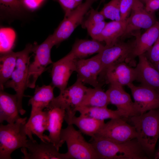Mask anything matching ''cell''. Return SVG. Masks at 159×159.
Wrapping results in <instances>:
<instances>
[{"label":"cell","mask_w":159,"mask_h":159,"mask_svg":"<svg viewBox=\"0 0 159 159\" xmlns=\"http://www.w3.org/2000/svg\"><path fill=\"white\" fill-rule=\"evenodd\" d=\"M54 87L51 85L36 87L34 95L29 101L31 106V114L43 110L47 108L55 97Z\"/></svg>","instance_id":"obj_23"},{"label":"cell","mask_w":159,"mask_h":159,"mask_svg":"<svg viewBox=\"0 0 159 159\" xmlns=\"http://www.w3.org/2000/svg\"><path fill=\"white\" fill-rule=\"evenodd\" d=\"M154 158L155 159H159V143L158 148L155 153Z\"/></svg>","instance_id":"obj_40"},{"label":"cell","mask_w":159,"mask_h":159,"mask_svg":"<svg viewBox=\"0 0 159 159\" xmlns=\"http://www.w3.org/2000/svg\"><path fill=\"white\" fill-rule=\"evenodd\" d=\"M0 8L9 12L20 13L25 8L21 0H0Z\"/></svg>","instance_id":"obj_32"},{"label":"cell","mask_w":159,"mask_h":159,"mask_svg":"<svg viewBox=\"0 0 159 159\" xmlns=\"http://www.w3.org/2000/svg\"><path fill=\"white\" fill-rule=\"evenodd\" d=\"M153 66L159 72V61Z\"/></svg>","instance_id":"obj_41"},{"label":"cell","mask_w":159,"mask_h":159,"mask_svg":"<svg viewBox=\"0 0 159 159\" xmlns=\"http://www.w3.org/2000/svg\"><path fill=\"white\" fill-rule=\"evenodd\" d=\"M105 45L96 40L80 39L74 42L70 51L77 59L100 53Z\"/></svg>","instance_id":"obj_26"},{"label":"cell","mask_w":159,"mask_h":159,"mask_svg":"<svg viewBox=\"0 0 159 159\" xmlns=\"http://www.w3.org/2000/svg\"><path fill=\"white\" fill-rule=\"evenodd\" d=\"M98 0H85L67 16H64L53 33L51 35L54 45L68 39L75 29L82 25L85 16Z\"/></svg>","instance_id":"obj_6"},{"label":"cell","mask_w":159,"mask_h":159,"mask_svg":"<svg viewBox=\"0 0 159 159\" xmlns=\"http://www.w3.org/2000/svg\"><path fill=\"white\" fill-rule=\"evenodd\" d=\"M16 94L12 95L4 90L0 91V122H15L21 117Z\"/></svg>","instance_id":"obj_21"},{"label":"cell","mask_w":159,"mask_h":159,"mask_svg":"<svg viewBox=\"0 0 159 159\" xmlns=\"http://www.w3.org/2000/svg\"><path fill=\"white\" fill-rule=\"evenodd\" d=\"M54 46L50 35L41 44L35 46L34 60L29 67L27 88H34L38 78L46 70L48 65L53 63L51 52Z\"/></svg>","instance_id":"obj_8"},{"label":"cell","mask_w":159,"mask_h":159,"mask_svg":"<svg viewBox=\"0 0 159 159\" xmlns=\"http://www.w3.org/2000/svg\"><path fill=\"white\" fill-rule=\"evenodd\" d=\"M126 23V20L107 22L97 41L104 42L106 46L115 44L118 42V39L123 34Z\"/></svg>","instance_id":"obj_24"},{"label":"cell","mask_w":159,"mask_h":159,"mask_svg":"<svg viewBox=\"0 0 159 159\" xmlns=\"http://www.w3.org/2000/svg\"><path fill=\"white\" fill-rule=\"evenodd\" d=\"M102 2H104L105 0H100Z\"/></svg>","instance_id":"obj_44"},{"label":"cell","mask_w":159,"mask_h":159,"mask_svg":"<svg viewBox=\"0 0 159 159\" xmlns=\"http://www.w3.org/2000/svg\"><path fill=\"white\" fill-rule=\"evenodd\" d=\"M127 86L130 90L135 107L140 115L159 108V91L142 85L136 86L132 83Z\"/></svg>","instance_id":"obj_13"},{"label":"cell","mask_w":159,"mask_h":159,"mask_svg":"<svg viewBox=\"0 0 159 159\" xmlns=\"http://www.w3.org/2000/svg\"><path fill=\"white\" fill-rule=\"evenodd\" d=\"M36 46L28 44L22 51H19L16 66L11 78L5 84L4 88H11L16 92L17 98L19 113L23 115L26 111L23 107L22 100L24 92L27 88L26 82L30 64V54L34 52Z\"/></svg>","instance_id":"obj_4"},{"label":"cell","mask_w":159,"mask_h":159,"mask_svg":"<svg viewBox=\"0 0 159 159\" xmlns=\"http://www.w3.org/2000/svg\"><path fill=\"white\" fill-rule=\"evenodd\" d=\"M95 137L121 143L136 138L137 133L133 126L129 124L122 117H119L111 119L105 123Z\"/></svg>","instance_id":"obj_10"},{"label":"cell","mask_w":159,"mask_h":159,"mask_svg":"<svg viewBox=\"0 0 159 159\" xmlns=\"http://www.w3.org/2000/svg\"><path fill=\"white\" fill-rule=\"evenodd\" d=\"M77 59L71 51L64 57L53 63L51 71L52 83L60 92L67 87L72 73L76 71Z\"/></svg>","instance_id":"obj_12"},{"label":"cell","mask_w":159,"mask_h":159,"mask_svg":"<svg viewBox=\"0 0 159 159\" xmlns=\"http://www.w3.org/2000/svg\"><path fill=\"white\" fill-rule=\"evenodd\" d=\"M16 34L12 28L1 27L0 29V54L12 51L16 39Z\"/></svg>","instance_id":"obj_30"},{"label":"cell","mask_w":159,"mask_h":159,"mask_svg":"<svg viewBox=\"0 0 159 159\" xmlns=\"http://www.w3.org/2000/svg\"><path fill=\"white\" fill-rule=\"evenodd\" d=\"M87 88L82 82L77 80L72 85L60 92L49 106L65 110L64 120L67 123L75 116L76 109L82 102Z\"/></svg>","instance_id":"obj_7"},{"label":"cell","mask_w":159,"mask_h":159,"mask_svg":"<svg viewBox=\"0 0 159 159\" xmlns=\"http://www.w3.org/2000/svg\"><path fill=\"white\" fill-rule=\"evenodd\" d=\"M48 124V113L44 110L31 114L24 125V130L29 139L34 140L33 135H34L41 141L49 142L48 136L44 134L46 130H47Z\"/></svg>","instance_id":"obj_20"},{"label":"cell","mask_w":159,"mask_h":159,"mask_svg":"<svg viewBox=\"0 0 159 159\" xmlns=\"http://www.w3.org/2000/svg\"><path fill=\"white\" fill-rule=\"evenodd\" d=\"M76 110L79 112L80 114L101 120L123 117L122 114L117 110H112L107 107L78 106Z\"/></svg>","instance_id":"obj_29"},{"label":"cell","mask_w":159,"mask_h":159,"mask_svg":"<svg viewBox=\"0 0 159 159\" xmlns=\"http://www.w3.org/2000/svg\"><path fill=\"white\" fill-rule=\"evenodd\" d=\"M88 13V17L84 20L82 24V27L86 29L90 26L105 21V19L100 11L92 8L89 10Z\"/></svg>","instance_id":"obj_33"},{"label":"cell","mask_w":159,"mask_h":159,"mask_svg":"<svg viewBox=\"0 0 159 159\" xmlns=\"http://www.w3.org/2000/svg\"><path fill=\"white\" fill-rule=\"evenodd\" d=\"M139 61L135 68L136 80L141 85L159 91V72L148 59L145 53L138 57Z\"/></svg>","instance_id":"obj_18"},{"label":"cell","mask_w":159,"mask_h":159,"mask_svg":"<svg viewBox=\"0 0 159 159\" xmlns=\"http://www.w3.org/2000/svg\"><path fill=\"white\" fill-rule=\"evenodd\" d=\"M60 4L67 16L79 4L74 0H57Z\"/></svg>","instance_id":"obj_37"},{"label":"cell","mask_w":159,"mask_h":159,"mask_svg":"<svg viewBox=\"0 0 159 159\" xmlns=\"http://www.w3.org/2000/svg\"><path fill=\"white\" fill-rule=\"evenodd\" d=\"M19 51H12L0 54V90H4L5 83L11 78L16 66Z\"/></svg>","instance_id":"obj_27"},{"label":"cell","mask_w":159,"mask_h":159,"mask_svg":"<svg viewBox=\"0 0 159 159\" xmlns=\"http://www.w3.org/2000/svg\"><path fill=\"white\" fill-rule=\"evenodd\" d=\"M135 0H120V20H125L128 18Z\"/></svg>","instance_id":"obj_34"},{"label":"cell","mask_w":159,"mask_h":159,"mask_svg":"<svg viewBox=\"0 0 159 159\" xmlns=\"http://www.w3.org/2000/svg\"><path fill=\"white\" fill-rule=\"evenodd\" d=\"M106 23L104 21L92 25L86 29L92 39L97 41Z\"/></svg>","instance_id":"obj_36"},{"label":"cell","mask_w":159,"mask_h":159,"mask_svg":"<svg viewBox=\"0 0 159 159\" xmlns=\"http://www.w3.org/2000/svg\"><path fill=\"white\" fill-rule=\"evenodd\" d=\"M61 139L66 142L67 147L66 153L69 159H99L90 143L87 142L79 130L72 124L62 129Z\"/></svg>","instance_id":"obj_5"},{"label":"cell","mask_w":159,"mask_h":159,"mask_svg":"<svg viewBox=\"0 0 159 159\" xmlns=\"http://www.w3.org/2000/svg\"><path fill=\"white\" fill-rule=\"evenodd\" d=\"M120 0H111L105 4L100 11L105 19L112 21L120 20Z\"/></svg>","instance_id":"obj_31"},{"label":"cell","mask_w":159,"mask_h":159,"mask_svg":"<svg viewBox=\"0 0 159 159\" xmlns=\"http://www.w3.org/2000/svg\"><path fill=\"white\" fill-rule=\"evenodd\" d=\"M25 8L34 10L39 6L44 0H21Z\"/></svg>","instance_id":"obj_38"},{"label":"cell","mask_w":159,"mask_h":159,"mask_svg":"<svg viewBox=\"0 0 159 159\" xmlns=\"http://www.w3.org/2000/svg\"><path fill=\"white\" fill-rule=\"evenodd\" d=\"M76 67L77 80L94 87L101 86L98 78L102 69L99 53L88 59H77Z\"/></svg>","instance_id":"obj_15"},{"label":"cell","mask_w":159,"mask_h":159,"mask_svg":"<svg viewBox=\"0 0 159 159\" xmlns=\"http://www.w3.org/2000/svg\"><path fill=\"white\" fill-rule=\"evenodd\" d=\"M126 25L121 38L127 37L132 34L133 32L141 29H147L158 21L154 14L146 10L144 4L139 0H135L130 16L126 19Z\"/></svg>","instance_id":"obj_11"},{"label":"cell","mask_w":159,"mask_h":159,"mask_svg":"<svg viewBox=\"0 0 159 159\" xmlns=\"http://www.w3.org/2000/svg\"><path fill=\"white\" fill-rule=\"evenodd\" d=\"M104 120H101L80 114L79 117L74 116L67 123L74 125L82 133L92 137H94L105 124Z\"/></svg>","instance_id":"obj_25"},{"label":"cell","mask_w":159,"mask_h":159,"mask_svg":"<svg viewBox=\"0 0 159 159\" xmlns=\"http://www.w3.org/2000/svg\"><path fill=\"white\" fill-rule=\"evenodd\" d=\"M110 103L115 105L123 117L128 118L140 115L136 110L130 95L123 87L110 85L106 91Z\"/></svg>","instance_id":"obj_17"},{"label":"cell","mask_w":159,"mask_h":159,"mask_svg":"<svg viewBox=\"0 0 159 159\" xmlns=\"http://www.w3.org/2000/svg\"><path fill=\"white\" fill-rule=\"evenodd\" d=\"M135 44L134 40L127 42H118L110 46L105 45L102 50L98 53L102 66L100 74L115 63L125 62L129 64V63L135 64V60L132 58Z\"/></svg>","instance_id":"obj_9"},{"label":"cell","mask_w":159,"mask_h":159,"mask_svg":"<svg viewBox=\"0 0 159 159\" xmlns=\"http://www.w3.org/2000/svg\"><path fill=\"white\" fill-rule=\"evenodd\" d=\"M78 4H80L82 2L83 0H74Z\"/></svg>","instance_id":"obj_43"},{"label":"cell","mask_w":159,"mask_h":159,"mask_svg":"<svg viewBox=\"0 0 159 159\" xmlns=\"http://www.w3.org/2000/svg\"><path fill=\"white\" fill-rule=\"evenodd\" d=\"M145 54L153 66L159 61V36L153 45Z\"/></svg>","instance_id":"obj_35"},{"label":"cell","mask_w":159,"mask_h":159,"mask_svg":"<svg viewBox=\"0 0 159 159\" xmlns=\"http://www.w3.org/2000/svg\"><path fill=\"white\" fill-rule=\"evenodd\" d=\"M140 1L143 3L144 5L149 0H139Z\"/></svg>","instance_id":"obj_42"},{"label":"cell","mask_w":159,"mask_h":159,"mask_svg":"<svg viewBox=\"0 0 159 159\" xmlns=\"http://www.w3.org/2000/svg\"><path fill=\"white\" fill-rule=\"evenodd\" d=\"M21 151L24 159H69L66 153H60L52 143L41 141L38 143L34 140H28L26 147Z\"/></svg>","instance_id":"obj_14"},{"label":"cell","mask_w":159,"mask_h":159,"mask_svg":"<svg viewBox=\"0 0 159 159\" xmlns=\"http://www.w3.org/2000/svg\"><path fill=\"white\" fill-rule=\"evenodd\" d=\"M130 118L136 132L138 141L149 158H154L159 138V108Z\"/></svg>","instance_id":"obj_2"},{"label":"cell","mask_w":159,"mask_h":159,"mask_svg":"<svg viewBox=\"0 0 159 159\" xmlns=\"http://www.w3.org/2000/svg\"><path fill=\"white\" fill-rule=\"evenodd\" d=\"M99 159H148L149 157L136 138L119 143L102 138H91L90 142Z\"/></svg>","instance_id":"obj_1"},{"label":"cell","mask_w":159,"mask_h":159,"mask_svg":"<svg viewBox=\"0 0 159 159\" xmlns=\"http://www.w3.org/2000/svg\"><path fill=\"white\" fill-rule=\"evenodd\" d=\"M48 113V136L49 142L53 143L59 151L64 143L61 139L62 124L64 120L65 110L61 108L49 106L44 109Z\"/></svg>","instance_id":"obj_19"},{"label":"cell","mask_w":159,"mask_h":159,"mask_svg":"<svg viewBox=\"0 0 159 159\" xmlns=\"http://www.w3.org/2000/svg\"><path fill=\"white\" fill-rule=\"evenodd\" d=\"M145 6L147 11L154 14L159 9V1L158 0H149L145 4Z\"/></svg>","instance_id":"obj_39"},{"label":"cell","mask_w":159,"mask_h":159,"mask_svg":"<svg viewBox=\"0 0 159 159\" xmlns=\"http://www.w3.org/2000/svg\"><path fill=\"white\" fill-rule=\"evenodd\" d=\"M104 76L110 85L123 87L132 83L136 80L135 68L125 62L113 64L100 75Z\"/></svg>","instance_id":"obj_16"},{"label":"cell","mask_w":159,"mask_h":159,"mask_svg":"<svg viewBox=\"0 0 159 159\" xmlns=\"http://www.w3.org/2000/svg\"><path fill=\"white\" fill-rule=\"evenodd\" d=\"M135 44L132 54V58H135L145 53L152 47L159 36V21L146 29L142 34L135 35Z\"/></svg>","instance_id":"obj_22"},{"label":"cell","mask_w":159,"mask_h":159,"mask_svg":"<svg viewBox=\"0 0 159 159\" xmlns=\"http://www.w3.org/2000/svg\"><path fill=\"white\" fill-rule=\"evenodd\" d=\"M158 1H159V0H158Z\"/></svg>","instance_id":"obj_45"},{"label":"cell","mask_w":159,"mask_h":159,"mask_svg":"<svg viewBox=\"0 0 159 159\" xmlns=\"http://www.w3.org/2000/svg\"><path fill=\"white\" fill-rule=\"evenodd\" d=\"M110 103L106 92L104 91L101 86H99L87 88L78 106L107 107Z\"/></svg>","instance_id":"obj_28"},{"label":"cell","mask_w":159,"mask_h":159,"mask_svg":"<svg viewBox=\"0 0 159 159\" xmlns=\"http://www.w3.org/2000/svg\"><path fill=\"white\" fill-rule=\"evenodd\" d=\"M26 117L14 123L0 125V159H11V154L19 148H26L28 140L24 130Z\"/></svg>","instance_id":"obj_3"}]
</instances>
